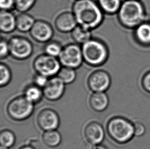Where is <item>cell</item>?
<instances>
[{"instance_id":"1","label":"cell","mask_w":150,"mask_h":149,"mask_svg":"<svg viewBox=\"0 0 150 149\" xmlns=\"http://www.w3.org/2000/svg\"><path fill=\"white\" fill-rule=\"evenodd\" d=\"M72 12L77 25L90 30L97 28L103 21V11L94 0H76Z\"/></svg>"},{"instance_id":"2","label":"cell","mask_w":150,"mask_h":149,"mask_svg":"<svg viewBox=\"0 0 150 149\" xmlns=\"http://www.w3.org/2000/svg\"><path fill=\"white\" fill-rule=\"evenodd\" d=\"M107 132L116 143L126 144L135 136L134 123L124 117H113L108 122Z\"/></svg>"},{"instance_id":"3","label":"cell","mask_w":150,"mask_h":149,"mask_svg":"<svg viewBox=\"0 0 150 149\" xmlns=\"http://www.w3.org/2000/svg\"><path fill=\"white\" fill-rule=\"evenodd\" d=\"M83 61L92 67H98L105 63L108 56L107 48L98 39L91 38L81 45Z\"/></svg>"},{"instance_id":"4","label":"cell","mask_w":150,"mask_h":149,"mask_svg":"<svg viewBox=\"0 0 150 149\" xmlns=\"http://www.w3.org/2000/svg\"><path fill=\"white\" fill-rule=\"evenodd\" d=\"M34 104L26 97L18 96L8 103L6 111L10 119L14 121H24L32 115L34 110Z\"/></svg>"},{"instance_id":"5","label":"cell","mask_w":150,"mask_h":149,"mask_svg":"<svg viewBox=\"0 0 150 149\" xmlns=\"http://www.w3.org/2000/svg\"><path fill=\"white\" fill-rule=\"evenodd\" d=\"M119 16L123 24L128 26H134L143 20L144 10L138 2L129 1L120 7Z\"/></svg>"},{"instance_id":"6","label":"cell","mask_w":150,"mask_h":149,"mask_svg":"<svg viewBox=\"0 0 150 149\" xmlns=\"http://www.w3.org/2000/svg\"><path fill=\"white\" fill-rule=\"evenodd\" d=\"M62 65L57 58L45 53L38 56L33 62V67L37 74L48 78L57 75Z\"/></svg>"},{"instance_id":"7","label":"cell","mask_w":150,"mask_h":149,"mask_svg":"<svg viewBox=\"0 0 150 149\" xmlns=\"http://www.w3.org/2000/svg\"><path fill=\"white\" fill-rule=\"evenodd\" d=\"M58 59L62 67L79 68L83 61L81 47L75 43L68 44L63 47Z\"/></svg>"},{"instance_id":"8","label":"cell","mask_w":150,"mask_h":149,"mask_svg":"<svg viewBox=\"0 0 150 149\" xmlns=\"http://www.w3.org/2000/svg\"><path fill=\"white\" fill-rule=\"evenodd\" d=\"M10 55L18 60H24L33 54V46L32 42L24 37L14 36L8 41Z\"/></svg>"},{"instance_id":"9","label":"cell","mask_w":150,"mask_h":149,"mask_svg":"<svg viewBox=\"0 0 150 149\" xmlns=\"http://www.w3.org/2000/svg\"><path fill=\"white\" fill-rule=\"evenodd\" d=\"M111 79L109 74L103 70H96L90 74L88 78V87L94 93L105 92L109 88Z\"/></svg>"},{"instance_id":"10","label":"cell","mask_w":150,"mask_h":149,"mask_svg":"<svg viewBox=\"0 0 150 149\" xmlns=\"http://www.w3.org/2000/svg\"><path fill=\"white\" fill-rule=\"evenodd\" d=\"M39 128L44 131L57 130L59 127L60 119L58 113L50 108H45L39 112L37 117Z\"/></svg>"},{"instance_id":"11","label":"cell","mask_w":150,"mask_h":149,"mask_svg":"<svg viewBox=\"0 0 150 149\" xmlns=\"http://www.w3.org/2000/svg\"><path fill=\"white\" fill-rule=\"evenodd\" d=\"M31 37L38 42L47 43L52 38L54 31L52 27L45 20H35L30 31Z\"/></svg>"},{"instance_id":"12","label":"cell","mask_w":150,"mask_h":149,"mask_svg":"<svg viewBox=\"0 0 150 149\" xmlns=\"http://www.w3.org/2000/svg\"><path fill=\"white\" fill-rule=\"evenodd\" d=\"M65 91V84L57 76L51 77L43 88L44 96L49 101L58 100L63 96Z\"/></svg>"},{"instance_id":"13","label":"cell","mask_w":150,"mask_h":149,"mask_svg":"<svg viewBox=\"0 0 150 149\" xmlns=\"http://www.w3.org/2000/svg\"><path fill=\"white\" fill-rule=\"evenodd\" d=\"M83 134L86 141L92 145H98L105 138V131L103 126L96 122H91L86 126Z\"/></svg>"},{"instance_id":"14","label":"cell","mask_w":150,"mask_h":149,"mask_svg":"<svg viewBox=\"0 0 150 149\" xmlns=\"http://www.w3.org/2000/svg\"><path fill=\"white\" fill-rule=\"evenodd\" d=\"M77 25L72 12H62L57 16L54 20L55 27L60 32H71Z\"/></svg>"},{"instance_id":"15","label":"cell","mask_w":150,"mask_h":149,"mask_svg":"<svg viewBox=\"0 0 150 149\" xmlns=\"http://www.w3.org/2000/svg\"><path fill=\"white\" fill-rule=\"evenodd\" d=\"M16 29V16L10 11L1 10L0 30L4 33H10Z\"/></svg>"},{"instance_id":"16","label":"cell","mask_w":150,"mask_h":149,"mask_svg":"<svg viewBox=\"0 0 150 149\" xmlns=\"http://www.w3.org/2000/svg\"><path fill=\"white\" fill-rule=\"evenodd\" d=\"M109 104V97L105 92L94 93L90 97V106L94 111H104L107 108Z\"/></svg>"},{"instance_id":"17","label":"cell","mask_w":150,"mask_h":149,"mask_svg":"<svg viewBox=\"0 0 150 149\" xmlns=\"http://www.w3.org/2000/svg\"><path fill=\"white\" fill-rule=\"evenodd\" d=\"M35 20L26 12H21L16 16V29L21 32H30Z\"/></svg>"},{"instance_id":"18","label":"cell","mask_w":150,"mask_h":149,"mask_svg":"<svg viewBox=\"0 0 150 149\" xmlns=\"http://www.w3.org/2000/svg\"><path fill=\"white\" fill-rule=\"evenodd\" d=\"M71 35L75 44L82 45L91 39V30L77 25L71 32Z\"/></svg>"},{"instance_id":"19","label":"cell","mask_w":150,"mask_h":149,"mask_svg":"<svg viewBox=\"0 0 150 149\" xmlns=\"http://www.w3.org/2000/svg\"><path fill=\"white\" fill-rule=\"evenodd\" d=\"M42 141L48 147H57L61 143L62 136L56 130L45 131L42 135Z\"/></svg>"},{"instance_id":"20","label":"cell","mask_w":150,"mask_h":149,"mask_svg":"<svg viewBox=\"0 0 150 149\" xmlns=\"http://www.w3.org/2000/svg\"><path fill=\"white\" fill-rule=\"evenodd\" d=\"M43 96V90L35 85H29L25 89V97L33 104L38 103L41 101Z\"/></svg>"},{"instance_id":"21","label":"cell","mask_w":150,"mask_h":149,"mask_svg":"<svg viewBox=\"0 0 150 149\" xmlns=\"http://www.w3.org/2000/svg\"><path fill=\"white\" fill-rule=\"evenodd\" d=\"M100 8L103 12L113 13L120 10V0H98Z\"/></svg>"},{"instance_id":"22","label":"cell","mask_w":150,"mask_h":149,"mask_svg":"<svg viewBox=\"0 0 150 149\" xmlns=\"http://www.w3.org/2000/svg\"><path fill=\"white\" fill-rule=\"evenodd\" d=\"M57 76L63 81L65 84H68L74 81L76 77V74L74 69L62 67Z\"/></svg>"},{"instance_id":"23","label":"cell","mask_w":150,"mask_h":149,"mask_svg":"<svg viewBox=\"0 0 150 149\" xmlns=\"http://www.w3.org/2000/svg\"><path fill=\"white\" fill-rule=\"evenodd\" d=\"M15 141L16 137L12 131L7 129L1 131L0 133V143L1 146L9 148L13 145Z\"/></svg>"},{"instance_id":"24","label":"cell","mask_w":150,"mask_h":149,"mask_svg":"<svg viewBox=\"0 0 150 149\" xmlns=\"http://www.w3.org/2000/svg\"><path fill=\"white\" fill-rule=\"evenodd\" d=\"M63 47L56 41H49L47 42L44 48L45 53L51 56L59 57L62 51Z\"/></svg>"},{"instance_id":"25","label":"cell","mask_w":150,"mask_h":149,"mask_svg":"<svg viewBox=\"0 0 150 149\" xmlns=\"http://www.w3.org/2000/svg\"><path fill=\"white\" fill-rule=\"evenodd\" d=\"M0 85L1 87L5 86L11 81V72L9 67L3 63L0 65Z\"/></svg>"},{"instance_id":"26","label":"cell","mask_w":150,"mask_h":149,"mask_svg":"<svg viewBox=\"0 0 150 149\" xmlns=\"http://www.w3.org/2000/svg\"><path fill=\"white\" fill-rule=\"evenodd\" d=\"M14 8L18 12H26L35 5L37 0H14Z\"/></svg>"},{"instance_id":"27","label":"cell","mask_w":150,"mask_h":149,"mask_svg":"<svg viewBox=\"0 0 150 149\" xmlns=\"http://www.w3.org/2000/svg\"><path fill=\"white\" fill-rule=\"evenodd\" d=\"M138 38L142 42H150V25L142 24L138 27L136 32Z\"/></svg>"},{"instance_id":"28","label":"cell","mask_w":150,"mask_h":149,"mask_svg":"<svg viewBox=\"0 0 150 149\" xmlns=\"http://www.w3.org/2000/svg\"><path fill=\"white\" fill-rule=\"evenodd\" d=\"M9 55L10 52L8 41L1 38L0 42V57L1 59L5 58Z\"/></svg>"},{"instance_id":"29","label":"cell","mask_w":150,"mask_h":149,"mask_svg":"<svg viewBox=\"0 0 150 149\" xmlns=\"http://www.w3.org/2000/svg\"><path fill=\"white\" fill-rule=\"evenodd\" d=\"M33 80H34V84L40 88H44L45 86V85L47 84L49 79L47 77L37 74L34 77Z\"/></svg>"},{"instance_id":"30","label":"cell","mask_w":150,"mask_h":149,"mask_svg":"<svg viewBox=\"0 0 150 149\" xmlns=\"http://www.w3.org/2000/svg\"><path fill=\"white\" fill-rule=\"evenodd\" d=\"M134 135L136 137H140L144 134L146 131V127L142 123L136 122L134 123Z\"/></svg>"},{"instance_id":"31","label":"cell","mask_w":150,"mask_h":149,"mask_svg":"<svg viewBox=\"0 0 150 149\" xmlns=\"http://www.w3.org/2000/svg\"><path fill=\"white\" fill-rule=\"evenodd\" d=\"M0 8L1 10L10 11L14 8V0H0Z\"/></svg>"},{"instance_id":"32","label":"cell","mask_w":150,"mask_h":149,"mask_svg":"<svg viewBox=\"0 0 150 149\" xmlns=\"http://www.w3.org/2000/svg\"><path fill=\"white\" fill-rule=\"evenodd\" d=\"M142 86L146 92L150 93V72L144 77L142 81Z\"/></svg>"},{"instance_id":"33","label":"cell","mask_w":150,"mask_h":149,"mask_svg":"<svg viewBox=\"0 0 150 149\" xmlns=\"http://www.w3.org/2000/svg\"><path fill=\"white\" fill-rule=\"evenodd\" d=\"M18 149H35L34 148L31 147L30 145H23L22 147Z\"/></svg>"},{"instance_id":"34","label":"cell","mask_w":150,"mask_h":149,"mask_svg":"<svg viewBox=\"0 0 150 149\" xmlns=\"http://www.w3.org/2000/svg\"><path fill=\"white\" fill-rule=\"evenodd\" d=\"M107 149L106 148H105V147H98L96 148V149Z\"/></svg>"},{"instance_id":"35","label":"cell","mask_w":150,"mask_h":149,"mask_svg":"<svg viewBox=\"0 0 150 149\" xmlns=\"http://www.w3.org/2000/svg\"><path fill=\"white\" fill-rule=\"evenodd\" d=\"M8 149V148L5 147H3V146H1V149Z\"/></svg>"}]
</instances>
